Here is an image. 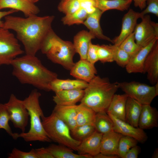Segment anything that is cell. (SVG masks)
Listing matches in <instances>:
<instances>
[{"mask_svg":"<svg viewBox=\"0 0 158 158\" xmlns=\"http://www.w3.org/2000/svg\"><path fill=\"white\" fill-rule=\"evenodd\" d=\"M3 28L16 33L17 39L23 44L26 54L35 56L42 44L52 29L54 17L34 15L25 18L11 15L4 17Z\"/></svg>","mask_w":158,"mask_h":158,"instance_id":"1","label":"cell"},{"mask_svg":"<svg viewBox=\"0 0 158 158\" xmlns=\"http://www.w3.org/2000/svg\"><path fill=\"white\" fill-rule=\"evenodd\" d=\"M13 75L23 84L31 85L46 91H51L50 84L58 78L55 72L48 69L35 56L26 54L11 62Z\"/></svg>","mask_w":158,"mask_h":158,"instance_id":"2","label":"cell"},{"mask_svg":"<svg viewBox=\"0 0 158 158\" xmlns=\"http://www.w3.org/2000/svg\"><path fill=\"white\" fill-rule=\"evenodd\" d=\"M119 88L118 83L111 82L107 78L96 75L84 89L80 103L96 113L107 110L113 97Z\"/></svg>","mask_w":158,"mask_h":158,"instance_id":"3","label":"cell"},{"mask_svg":"<svg viewBox=\"0 0 158 158\" xmlns=\"http://www.w3.org/2000/svg\"><path fill=\"white\" fill-rule=\"evenodd\" d=\"M40 50L54 63L70 70L73 66L76 53L73 43L59 37L52 29L42 42Z\"/></svg>","mask_w":158,"mask_h":158,"instance_id":"4","label":"cell"},{"mask_svg":"<svg viewBox=\"0 0 158 158\" xmlns=\"http://www.w3.org/2000/svg\"><path fill=\"white\" fill-rule=\"evenodd\" d=\"M41 96L40 92L37 90H34L27 97L22 100L29 114L30 128L26 133H17V139L19 138H22L27 142L51 141L43 128L41 120V117L44 116L40 104L39 99Z\"/></svg>","mask_w":158,"mask_h":158,"instance_id":"5","label":"cell"},{"mask_svg":"<svg viewBox=\"0 0 158 158\" xmlns=\"http://www.w3.org/2000/svg\"><path fill=\"white\" fill-rule=\"evenodd\" d=\"M43 128L49 138L58 144L77 151L81 141L74 138L68 126L53 112L41 117Z\"/></svg>","mask_w":158,"mask_h":158,"instance_id":"6","label":"cell"},{"mask_svg":"<svg viewBox=\"0 0 158 158\" xmlns=\"http://www.w3.org/2000/svg\"><path fill=\"white\" fill-rule=\"evenodd\" d=\"M120 88L128 96L142 105L150 104L158 95V82L153 86L135 81L118 83Z\"/></svg>","mask_w":158,"mask_h":158,"instance_id":"7","label":"cell"},{"mask_svg":"<svg viewBox=\"0 0 158 158\" xmlns=\"http://www.w3.org/2000/svg\"><path fill=\"white\" fill-rule=\"evenodd\" d=\"M18 39L9 30L0 28V66L11 65L12 61L23 54Z\"/></svg>","mask_w":158,"mask_h":158,"instance_id":"8","label":"cell"},{"mask_svg":"<svg viewBox=\"0 0 158 158\" xmlns=\"http://www.w3.org/2000/svg\"><path fill=\"white\" fill-rule=\"evenodd\" d=\"M10 120L14 127L25 132L28 125L29 115L22 100L17 98L13 94L10 96L8 101L4 104Z\"/></svg>","mask_w":158,"mask_h":158,"instance_id":"9","label":"cell"},{"mask_svg":"<svg viewBox=\"0 0 158 158\" xmlns=\"http://www.w3.org/2000/svg\"><path fill=\"white\" fill-rule=\"evenodd\" d=\"M142 21L137 24L134 33L136 43L143 47L154 39L158 38V24L151 20L149 15H144Z\"/></svg>","mask_w":158,"mask_h":158,"instance_id":"10","label":"cell"},{"mask_svg":"<svg viewBox=\"0 0 158 158\" xmlns=\"http://www.w3.org/2000/svg\"><path fill=\"white\" fill-rule=\"evenodd\" d=\"M108 114L114 123V131L123 135L133 138L141 143H143L147 140V136L143 130L138 127H135L110 114Z\"/></svg>","mask_w":158,"mask_h":158,"instance_id":"11","label":"cell"},{"mask_svg":"<svg viewBox=\"0 0 158 158\" xmlns=\"http://www.w3.org/2000/svg\"><path fill=\"white\" fill-rule=\"evenodd\" d=\"M158 38H156L149 43L141 48L135 54L130 56L125 67L129 73L143 72L144 65L145 59Z\"/></svg>","mask_w":158,"mask_h":158,"instance_id":"12","label":"cell"},{"mask_svg":"<svg viewBox=\"0 0 158 158\" xmlns=\"http://www.w3.org/2000/svg\"><path fill=\"white\" fill-rule=\"evenodd\" d=\"M143 16L140 13L130 9L122 18L121 32L118 36L113 40V44L119 46L128 36L134 32L138 19L141 18Z\"/></svg>","mask_w":158,"mask_h":158,"instance_id":"13","label":"cell"},{"mask_svg":"<svg viewBox=\"0 0 158 158\" xmlns=\"http://www.w3.org/2000/svg\"><path fill=\"white\" fill-rule=\"evenodd\" d=\"M70 75L76 79L87 83L96 75L97 71L94 64L86 59H81L74 64L70 70Z\"/></svg>","mask_w":158,"mask_h":158,"instance_id":"14","label":"cell"},{"mask_svg":"<svg viewBox=\"0 0 158 158\" xmlns=\"http://www.w3.org/2000/svg\"><path fill=\"white\" fill-rule=\"evenodd\" d=\"M143 73L153 85L158 82V40H157L145 61Z\"/></svg>","mask_w":158,"mask_h":158,"instance_id":"15","label":"cell"},{"mask_svg":"<svg viewBox=\"0 0 158 158\" xmlns=\"http://www.w3.org/2000/svg\"><path fill=\"white\" fill-rule=\"evenodd\" d=\"M102 135L95 130L91 135L81 141L77 150L78 154H88L93 158L99 153Z\"/></svg>","mask_w":158,"mask_h":158,"instance_id":"16","label":"cell"},{"mask_svg":"<svg viewBox=\"0 0 158 158\" xmlns=\"http://www.w3.org/2000/svg\"><path fill=\"white\" fill-rule=\"evenodd\" d=\"M5 8L21 11L26 17L37 15L40 12L37 6L28 0H0V10Z\"/></svg>","mask_w":158,"mask_h":158,"instance_id":"17","label":"cell"},{"mask_svg":"<svg viewBox=\"0 0 158 158\" xmlns=\"http://www.w3.org/2000/svg\"><path fill=\"white\" fill-rule=\"evenodd\" d=\"M53 100L56 105L70 106L76 104L80 101L83 96V89L62 90L56 92Z\"/></svg>","mask_w":158,"mask_h":158,"instance_id":"18","label":"cell"},{"mask_svg":"<svg viewBox=\"0 0 158 158\" xmlns=\"http://www.w3.org/2000/svg\"><path fill=\"white\" fill-rule=\"evenodd\" d=\"M158 126V112L150 104L142 105L138 127L144 129H150Z\"/></svg>","mask_w":158,"mask_h":158,"instance_id":"19","label":"cell"},{"mask_svg":"<svg viewBox=\"0 0 158 158\" xmlns=\"http://www.w3.org/2000/svg\"><path fill=\"white\" fill-rule=\"evenodd\" d=\"M103 13L101 10L97 8L94 12L88 15L83 24L89 29V32L95 37L107 40L113 43V40L104 35L101 29L100 20Z\"/></svg>","mask_w":158,"mask_h":158,"instance_id":"20","label":"cell"},{"mask_svg":"<svg viewBox=\"0 0 158 158\" xmlns=\"http://www.w3.org/2000/svg\"><path fill=\"white\" fill-rule=\"evenodd\" d=\"M122 136L121 134L114 130L103 134L101 141L100 153L108 155H118V143Z\"/></svg>","mask_w":158,"mask_h":158,"instance_id":"21","label":"cell"},{"mask_svg":"<svg viewBox=\"0 0 158 158\" xmlns=\"http://www.w3.org/2000/svg\"><path fill=\"white\" fill-rule=\"evenodd\" d=\"M77 105H56L52 111L69 127L71 131L77 126L76 116Z\"/></svg>","mask_w":158,"mask_h":158,"instance_id":"22","label":"cell"},{"mask_svg":"<svg viewBox=\"0 0 158 158\" xmlns=\"http://www.w3.org/2000/svg\"><path fill=\"white\" fill-rule=\"evenodd\" d=\"M95 36L90 32L82 30L74 37L73 43L76 53L80 56V59H86L87 50L90 43Z\"/></svg>","mask_w":158,"mask_h":158,"instance_id":"23","label":"cell"},{"mask_svg":"<svg viewBox=\"0 0 158 158\" xmlns=\"http://www.w3.org/2000/svg\"><path fill=\"white\" fill-rule=\"evenodd\" d=\"M128 97L125 93L122 95L114 94L107 110V112L125 121L126 105Z\"/></svg>","mask_w":158,"mask_h":158,"instance_id":"24","label":"cell"},{"mask_svg":"<svg viewBox=\"0 0 158 158\" xmlns=\"http://www.w3.org/2000/svg\"><path fill=\"white\" fill-rule=\"evenodd\" d=\"M87 85V83L76 79H62L57 78L51 82L50 86L51 91L55 92L62 90H84Z\"/></svg>","mask_w":158,"mask_h":158,"instance_id":"25","label":"cell"},{"mask_svg":"<svg viewBox=\"0 0 158 158\" xmlns=\"http://www.w3.org/2000/svg\"><path fill=\"white\" fill-rule=\"evenodd\" d=\"M142 105L137 101L128 97L126 105L125 121L135 127H138Z\"/></svg>","mask_w":158,"mask_h":158,"instance_id":"26","label":"cell"},{"mask_svg":"<svg viewBox=\"0 0 158 158\" xmlns=\"http://www.w3.org/2000/svg\"><path fill=\"white\" fill-rule=\"evenodd\" d=\"M95 6L103 13L111 9L123 11L127 10L132 0H94Z\"/></svg>","mask_w":158,"mask_h":158,"instance_id":"27","label":"cell"},{"mask_svg":"<svg viewBox=\"0 0 158 158\" xmlns=\"http://www.w3.org/2000/svg\"><path fill=\"white\" fill-rule=\"evenodd\" d=\"M47 148L54 158H92L89 154H76L73 150L63 145L52 144Z\"/></svg>","mask_w":158,"mask_h":158,"instance_id":"28","label":"cell"},{"mask_svg":"<svg viewBox=\"0 0 158 158\" xmlns=\"http://www.w3.org/2000/svg\"><path fill=\"white\" fill-rule=\"evenodd\" d=\"M94 125L95 130L103 134L114 130L113 121L105 111L96 113Z\"/></svg>","mask_w":158,"mask_h":158,"instance_id":"29","label":"cell"},{"mask_svg":"<svg viewBox=\"0 0 158 158\" xmlns=\"http://www.w3.org/2000/svg\"><path fill=\"white\" fill-rule=\"evenodd\" d=\"M96 113L85 104L77 105L76 116L77 126L94 125Z\"/></svg>","mask_w":158,"mask_h":158,"instance_id":"30","label":"cell"},{"mask_svg":"<svg viewBox=\"0 0 158 158\" xmlns=\"http://www.w3.org/2000/svg\"><path fill=\"white\" fill-rule=\"evenodd\" d=\"M88 14L83 8H80L75 12L66 15L61 20L63 24L69 26L75 24H83Z\"/></svg>","mask_w":158,"mask_h":158,"instance_id":"31","label":"cell"},{"mask_svg":"<svg viewBox=\"0 0 158 158\" xmlns=\"http://www.w3.org/2000/svg\"><path fill=\"white\" fill-rule=\"evenodd\" d=\"M95 130L94 125L77 126L71 131L72 136L76 140L82 141L91 135Z\"/></svg>","mask_w":158,"mask_h":158,"instance_id":"32","label":"cell"},{"mask_svg":"<svg viewBox=\"0 0 158 158\" xmlns=\"http://www.w3.org/2000/svg\"><path fill=\"white\" fill-rule=\"evenodd\" d=\"M111 49L114 61L122 67H125L128 63L130 56L121 48L119 46L109 44Z\"/></svg>","mask_w":158,"mask_h":158,"instance_id":"33","label":"cell"},{"mask_svg":"<svg viewBox=\"0 0 158 158\" xmlns=\"http://www.w3.org/2000/svg\"><path fill=\"white\" fill-rule=\"evenodd\" d=\"M138 141L131 137L123 135L120 138L118 145V155L123 158L127 152L132 147L137 145Z\"/></svg>","mask_w":158,"mask_h":158,"instance_id":"34","label":"cell"},{"mask_svg":"<svg viewBox=\"0 0 158 158\" xmlns=\"http://www.w3.org/2000/svg\"><path fill=\"white\" fill-rule=\"evenodd\" d=\"M135 41L133 32L121 42L119 46L131 56L142 47L137 44Z\"/></svg>","mask_w":158,"mask_h":158,"instance_id":"35","label":"cell"},{"mask_svg":"<svg viewBox=\"0 0 158 158\" xmlns=\"http://www.w3.org/2000/svg\"><path fill=\"white\" fill-rule=\"evenodd\" d=\"M80 7V2L78 0H61L58 9L66 15L75 12Z\"/></svg>","mask_w":158,"mask_h":158,"instance_id":"36","label":"cell"},{"mask_svg":"<svg viewBox=\"0 0 158 158\" xmlns=\"http://www.w3.org/2000/svg\"><path fill=\"white\" fill-rule=\"evenodd\" d=\"M8 114L4 104L0 103V129H4L14 139L15 133L12 132L9 125Z\"/></svg>","mask_w":158,"mask_h":158,"instance_id":"37","label":"cell"},{"mask_svg":"<svg viewBox=\"0 0 158 158\" xmlns=\"http://www.w3.org/2000/svg\"><path fill=\"white\" fill-rule=\"evenodd\" d=\"M99 61L103 63L114 61L111 49L109 45H99L97 50Z\"/></svg>","mask_w":158,"mask_h":158,"instance_id":"38","label":"cell"},{"mask_svg":"<svg viewBox=\"0 0 158 158\" xmlns=\"http://www.w3.org/2000/svg\"><path fill=\"white\" fill-rule=\"evenodd\" d=\"M8 158H37L35 149H32L28 152L21 151L16 148H14L9 154Z\"/></svg>","mask_w":158,"mask_h":158,"instance_id":"39","label":"cell"},{"mask_svg":"<svg viewBox=\"0 0 158 158\" xmlns=\"http://www.w3.org/2000/svg\"><path fill=\"white\" fill-rule=\"evenodd\" d=\"M98 44H95L91 42L89 45L87 50L86 59L91 63L95 65L99 61L97 53Z\"/></svg>","mask_w":158,"mask_h":158,"instance_id":"40","label":"cell"},{"mask_svg":"<svg viewBox=\"0 0 158 158\" xmlns=\"http://www.w3.org/2000/svg\"><path fill=\"white\" fill-rule=\"evenodd\" d=\"M147 6L140 13L144 16L148 13H152L158 16V0H147Z\"/></svg>","mask_w":158,"mask_h":158,"instance_id":"41","label":"cell"},{"mask_svg":"<svg viewBox=\"0 0 158 158\" xmlns=\"http://www.w3.org/2000/svg\"><path fill=\"white\" fill-rule=\"evenodd\" d=\"M80 7L84 9L88 14L94 12L97 8L95 6L94 0L80 2Z\"/></svg>","mask_w":158,"mask_h":158,"instance_id":"42","label":"cell"},{"mask_svg":"<svg viewBox=\"0 0 158 158\" xmlns=\"http://www.w3.org/2000/svg\"><path fill=\"white\" fill-rule=\"evenodd\" d=\"M37 158H54L47 147L35 149Z\"/></svg>","mask_w":158,"mask_h":158,"instance_id":"43","label":"cell"},{"mask_svg":"<svg viewBox=\"0 0 158 158\" xmlns=\"http://www.w3.org/2000/svg\"><path fill=\"white\" fill-rule=\"evenodd\" d=\"M140 152V147L136 145L131 148L126 154L123 158H137Z\"/></svg>","mask_w":158,"mask_h":158,"instance_id":"44","label":"cell"},{"mask_svg":"<svg viewBox=\"0 0 158 158\" xmlns=\"http://www.w3.org/2000/svg\"><path fill=\"white\" fill-rule=\"evenodd\" d=\"M18 11H17L13 9H11L9 11H0V28H3V27L4 21L1 20L2 18Z\"/></svg>","mask_w":158,"mask_h":158,"instance_id":"45","label":"cell"},{"mask_svg":"<svg viewBox=\"0 0 158 158\" xmlns=\"http://www.w3.org/2000/svg\"><path fill=\"white\" fill-rule=\"evenodd\" d=\"M134 2L135 7H138L140 9L144 8L146 6L147 0H132Z\"/></svg>","mask_w":158,"mask_h":158,"instance_id":"46","label":"cell"},{"mask_svg":"<svg viewBox=\"0 0 158 158\" xmlns=\"http://www.w3.org/2000/svg\"><path fill=\"white\" fill-rule=\"evenodd\" d=\"M93 158H118L119 157L118 155H108L100 153Z\"/></svg>","mask_w":158,"mask_h":158,"instance_id":"47","label":"cell"},{"mask_svg":"<svg viewBox=\"0 0 158 158\" xmlns=\"http://www.w3.org/2000/svg\"><path fill=\"white\" fill-rule=\"evenodd\" d=\"M152 158H158V148H156L152 154Z\"/></svg>","mask_w":158,"mask_h":158,"instance_id":"48","label":"cell"},{"mask_svg":"<svg viewBox=\"0 0 158 158\" xmlns=\"http://www.w3.org/2000/svg\"><path fill=\"white\" fill-rule=\"evenodd\" d=\"M30 2L34 4L38 2L39 0H28Z\"/></svg>","mask_w":158,"mask_h":158,"instance_id":"49","label":"cell"},{"mask_svg":"<svg viewBox=\"0 0 158 158\" xmlns=\"http://www.w3.org/2000/svg\"><path fill=\"white\" fill-rule=\"evenodd\" d=\"M80 2H83L92 0H78Z\"/></svg>","mask_w":158,"mask_h":158,"instance_id":"50","label":"cell"}]
</instances>
